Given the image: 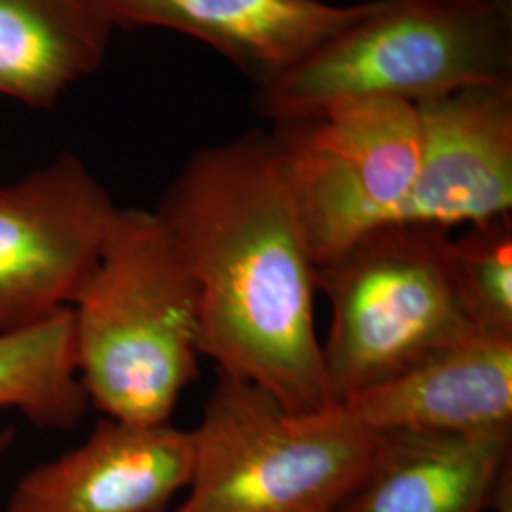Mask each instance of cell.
I'll return each mask as SVG.
<instances>
[{"instance_id":"obj_1","label":"cell","mask_w":512,"mask_h":512,"mask_svg":"<svg viewBox=\"0 0 512 512\" xmlns=\"http://www.w3.org/2000/svg\"><path fill=\"white\" fill-rule=\"evenodd\" d=\"M192 275L200 353L293 412L332 408L315 329V264L268 131L190 156L154 209Z\"/></svg>"},{"instance_id":"obj_2","label":"cell","mask_w":512,"mask_h":512,"mask_svg":"<svg viewBox=\"0 0 512 512\" xmlns=\"http://www.w3.org/2000/svg\"><path fill=\"white\" fill-rule=\"evenodd\" d=\"M71 311L90 406L109 420L171 421L198 372L200 302L154 211L118 207Z\"/></svg>"},{"instance_id":"obj_3","label":"cell","mask_w":512,"mask_h":512,"mask_svg":"<svg viewBox=\"0 0 512 512\" xmlns=\"http://www.w3.org/2000/svg\"><path fill=\"white\" fill-rule=\"evenodd\" d=\"M512 82V0H378L374 10L293 71L256 88L272 122L346 101L423 103Z\"/></svg>"},{"instance_id":"obj_4","label":"cell","mask_w":512,"mask_h":512,"mask_svg":"<svg viewBox=\"0 0 512 512\" xmlns=\"http://www.w3.org/2000/svg\"><path fill=\"white\" fill-rule=\"evenodd\" d=\"M450 243L446 230L391 222L315 270L332 313L321 342L332 406L473 332L459 306Z\"/></svg>"},{"instance_id":"obj_5","label":"cell","mask_w":512,"mask_h":512,"mask_svg":"<svg viewBox=\"0 0 512 512\" xmlns=\"http://www.w3.org/2000/svg\"><path fill=\"white\" fill-rule=\"evenodd\" d=\"M192 437L188 497L169 512H332L378 439L340 406L300 414L224 374Z\"/></svg>"},{"instance_id":"obj_6","label":"cell","mask_w":512,"mask_h":512,"mask_svg":"<svg viewBox=\"0 0 512 512\" xmlns=\"http://www.w3.org/2000/svg\"><path fill=\"white\" fill-rule=\"evenodd\" d=\"M275 169L315 268L391 224L420 164V110L359 99L274 122Z\"/></svg>"},{"instance_id":"obj_7","label":"cell","mask_w":512,"mask_h":512,"mask_svg":"<svg viewBox=\"0 0 512 512\" xmlns=\"http://www.w3.org/2000/svg\"><path fill=\"white\" fill-rule=\"evenodd\" d=\"M118 211L76 154L0 184V332L71 308Z\"/></svg>"},{"instance_id":"obj_8","label":"cell","mask_w":512,"mask_h":512,"mask_svg":"<svg viewBox=\"0 0 512 512\" xmlns=\"http://www.w3.org/2000/svg\"><path fill=\"white\" fill-rule=\"evenodd\" d=\"M420 164L395 222L450 232L512 215V82L418 103Z\"/></svg>"},{"instance_id":"obj_9","label":"cell","mask_w":512,"mask_h":512,"mask_svg":"<svg viewBox=\"0 0 512 512\" xmlns=\"http://www.w3.org/2000/svg\"><path fill=\"white\" fill-rule=\"evenodd\" d=\"M192 465V431L107 418L82 444L21 476L6 512H165Z\"/></svg>"},{"instance_id":"obj_10","label":"cell","mask_w":512,"mask_h":512,"mask_svg":"<svg viewBox=\"0 0 512 512\" xmlns=\"http://www.w3.org/2000/svg\"><path fill=\"white\" fill-rule=\"evenodd\" d=\"M378 0H95L114 29H165L202 40L256 88L306 61Z\"/></svg>"},{"instance_id":"obj_11","label":"cell","mask_w":512,"mask_h":512,"mask_svg":"<svg viewBox=\"0 0 512 512\" xmlns=\"http://www.w3.org/2000/svg\"><path fill=\"white\" fill-rule=\"evenodd\" d=\"M512 488V425L380 433L332 512H488Z\"/></svg>"},{"instance_id":"obj_12","label":"cell","mask_w":512,"mask_h":512,"mask_svg":"<svg viewBox=\"0 0 512 512\" xmlns=\"http://www.w3.org/2000/svg\"><path fill=\"white\" fill-rule=\"evenodd\" d=\"M340 408L376 435L512 425V340L469 332Z\"/></svg>"},{"instance_id":"obj_13","label":"cell","mask_w":512,"mask_h":512,"mask_svg":"<svg viewBox=\"0 0 512 512\" xmlns=\"http://www.w3.org/2000/svg\"><path fill=\"white\" fill-rule=\"evenodd\" d=\"M112 33L95 0H0V95L54 107L101 69Z\"/></svg>"},{"instance_id":"obj_14","label":"cell","mask_w":512,"mask_h":512,"mask_svg":"<svg viewBox=\"0 0 512 512\" xmlns=\"http://www.w3.org/2000/svg\"><path fill=\"white\" fill-rule=\"evenodd\" d=\"M88 408L71 308L0 332V412H19L38 429L71 431Z\"/></svg>"},{"instance_id":"obj_15","label":"cell","mask_w":512,"mask_h":512,"mask_svg":"<svg viewBox=\"0 0 512 512\" xmlns=\"http://www.w3.org/2000/svg\"><path fill=\"white\" fill-rule=\"evenodd\" d=\"M450 262L471 330L512 340V215L465 226L452 238Z\"/></svg>"},{"instance_id":"obj_16","label":"cell","mask_w":512,"mask_h":512,"mask_svg":"<svg viewBox=\"0 0 512 512\" xmlns=\"http://www.w3.org/2000/svg\"><path fill=\"white\" fill-rule=\"evenodd\" d=\"M494 511L512 512V488L499 497V501H497Z\"/></svg>"},{"instance_id":"obj_17","label":"cell","mask_w":512,"mask_h":512,"mask_svg":"<svg viewBox=\"0 0 512 512\" xmlns=\"http://www.w3.org/2000/svg\"><path fill=\"white\" fill-rule=\"evenodd\" d=\"M12 440H14V433H12L10 429H6V431H0V459H2L4 454H6V450L10 448Z\"/></svg>"}]
</instances>
